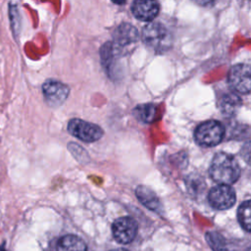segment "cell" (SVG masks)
<instances>
[{"mask_svg": "<svg viewBox=\"0 0 251 251\" xmlns=\"http://www.w3.org/2000/svg\"><path fill=\"white\" fill-rule=\"evenodd\" d=\"M68 129L71 134L84 142H94L103 135V130L97 125L80 119H73L69 122Z\"/></svg>", "mask_w": 251, "mask_h": 251, "instance_id": "4", "label": "cell"}, {"mask_svg": "<svg viewBox=\"0 0 251 251\" xmlns=\"http://www.w3.org/2000/svg\"><path fill=\"white\" fill-rule=\"evenodd\" d=\"M209 174L219 184H231L239 178L240 167L233 156L219 152L211 162Z\"/></svg>", "mask_w": 251, "mask_h": 251, "instance_id": "1", "label": "cell"}, {"mask_svg": "<svg viewBox=\"0 0 251 251\" xmlns=\"http://www.w3.org/2000/svg\"><path fill=\"white\" fill-rule=\"evenodd\" d=\"M137 223L130 217H122L113 224L112 230L115 239L121 244L130 243L136 236Z\"/></svg>", "mask_w": 251, "mask_h": 251, "instance_id": "7", "label": "cell"}, {"mask_svg": "<svg viewBox=\"0 0 251 251\" xmlns=\"http://www.w3.org/2000/svg\"><path fill=\"white\" fill-rule=\"evenodd\" d=\"M227 81L230 87L236 92L248 94L251 87L250 66L248 64H238L233 66L228 72Z\"/></svg>", "mask_w": 251, "mask_h": 251, "instance_id": "5", "label": "cell"}, {"mask_svg": "<svg viewBox=\"0 0 251 251\" xmlns=\"http://www.w3.org/2000/svg\"><path fill=\"white\" fill-rule=\"evenodd\" d=\"M126 0H112V2L117 5H124L126 3Z\"/></svg>", "mask_w": 251, "mask_h": 251, "instance_id": "19", "label": "cell"}, {"mask_svg": "<svg viewBox=\"0 0 251 251\" xmlns=\"http://www.w3.org/2000/svg\"><path fill=\"white\" fill-rule=\"evenodd\" d=\"M208 199L214 208L226 210L234 205L236 195L234 189L229 184H219L210 190Z\"/></svg>", "mask_w": 251, "mask_h": 251, "instance_id": "6", "label": "cell"}, {"mask_svg": "<svg viewBox=\"0 0 251 251\" xmlns=\"http://www.w3.org/2000/svg\"><path fill=\"white\" fill-rule=\"evenodd\" d=\"M135 194L138 200L148 209L158 212L161 208V202L158 196L150 188L144 185H139L135 189Z\"/></svg>", "mask_w": 251, "mask_h": 251, "instance_id": "12", "label": "cell"}, {"mask_svg": "<svg viewBox=\"0 0 251 251\" xmlns=\"http://www.w3.org/2000/svg\"><path fill=\"white\" fill-rule=\"evenodd\" d=\"M225 135V127L218 121H207L195 129V140L201 146L212 147L219 144Z\"/></svg>", "mask_w": 251, "mask_h": 251, "instance_id": "3", "label": "cell"}, {"mask_svg": "<svg viewBox=\"0 0 251 251\" xmlns=\"http://www.w3.org/2000/svg\"><path fill=\"white\" fill-rule=\"evenodd\" d=\"M196 4L203 6V7H212L214 6L219 0H193Z\"/></svg>", "mask_w": 251, "mask_h": 251, "instance_id": "18", "label": "cell"}, {"mask_svg": "<svg viewBox=\"0 0 251 251\" xmlns=\"http://www.w3.org/2000/svg\"><path fill=\"white\" fill-rule=\"evenodd\" d=\"M250 200L244 201L238 208L237 216H238V221L241 225V226L246 230L250 231L251 229V220H250Z\"/></svg>", "mask_w": 251, "mask_h": 251, "instance_id": "17", "label": "cell"}, {"mask_svg": "<svg viewBox=\"0 0 251 251\" xmlns=\"http://www.w3.org/2000/svg\"><path fill=\"white\" fill-rule=\"evenodd\" d=\"M160 5L157 0H134L131 5L133 16L142 22H151L159 14Z\"/></svg>", "mask_w": 251, "mask_h": 251, "instance_id": "9", "label": "cell"}, {"mask_svg": "<svg viewBox=\"0 0 251 251\" xmlns=\"http://www.w3.org/2000/svg\"><path fill=\"white\" fill-rule=\"evenodd\" d=\"M42 91L46 102L50 106L57 107L65 102L70 93V88L60 81L50 79L43 84Z\"/></svg>", "mask_w": 251, "mask_h": 251, "instance_id": "8", "label": "cell"}, {"mask_svg": "<svg viewBox=\"0 0 251 251\" xmlns=\"http://www.w3.org/2000/svg\"><path fill=\"white\" fill-rule=\"evenodd\" d=\"M57 251H87V248L81 238L74 234H67L59 239Z\"/></svg>", "mask_w": 251, "mask_h": 251, "instance_id": "13", "label": "cell"}, {"mask_svg": "<svg viewBox=\"0 0 251 251\" xmlns=\"http://www.w3.org/2000/svg\"><path fill=\"white\" fill-rule=\"evenodd\" d=\"M133 114L139 121L144 123H151L155 118L156 107L154 104L138 105L133 110Z\"/></svg>", "mask_w": 251, "mask_h": 251, "instance_id": "16", "label": "cell"}, {"mask_svg": "<svg viewBox=\"0 0 251 251\" xmlns=\"http://www.w3.org/2000/svg\"><path fill=\"white\" fill-rule=\"evenodd\" d=\"M247 251H249V249H248V250H247Z\"/></svg>", "mask_w": 251, "mask_h": 251, "instance_id": "21", "label": "cell"}, {"mask_svg": "<svg viewBox=\"0 0 251 251\" xmlns=\"http://www.w3.org/2000/svg\"><path fill=\"white\" fill-rule=\"evenodd\" d=\"M141 38L145 45L155 53H164L173 43L171 32L160 23H151L144 26Z\"/></svg>", "mask_w": 251, "mask_h": 251, "instance_id": "2", "label": "cell"}, {"mask_svg": "<svg viewBox=\"0 0 251 251\" xmlns=\"http://www.w3.org/2000/svg\"><path fill=\"white\" fill-rule=\"evenodd\" d=\"M114 43L120 47H125L136 42L139 39V33L136 27L130 24H121L113 33Z\"/></svg>", "mask_w": 251, "mask_h": 251, "instance_id": "10", "label": "cell"}, {"mask_svg": "<svg viewBox=\"0 0 251 251\" xmlns=\"http://www.w3.org/2000/svg\"><path fill=\"white\" fill-rule=\"evenodd\" d=\"M241 106V99L235 93H226L222 96L219 103L221 112L226 116H233Z\"/></svg>", "mask_w": 251, "mask_h": 251, "instance_id": "14", "label": "cell"}, {"mask_svg": "<svg viewBox=\"0 0 251 251\" xmlns=\"http://www.w3.org/2000/svg\"><path fill=\"white\" fill-rule=\"evenodd\" d=\"M206 240L213 249V251H235L232 247L228 245L226 238L216 231L207 232Z\"/></svg>", "mask_w": 251, "mask_h": 251, "instance_id": "15", "label": "cell"}, {"mask_svg": "<svg viewBox=\"0 0 251 251\" xmlns=\"http://www.w3.org/2000/svg\"><path fill=\"white\" fill-rule=\"evenodd\" d=\"M112 251H127V250H126V249H114Z\"/></svg>", "mask_w": 251, "mask_h": 251, "instance_id": "20", "label": "cell"}, {"mask_svg": "<svg viewBox=\"0 0 251 251\" xmlns=\"http://www.w3.org/2000/svg\"><path fill=\"white\" fill-rule=\"evenodd\" d=\"M100 54L103 67L107 70L109 75H112L113 69L117 66L122 55V47L109 41L101 47Z\"/></svg>", "mask_w": 251, "mask_h": 251, "instance_id": "11", "label": "cell"}]
</instances>
